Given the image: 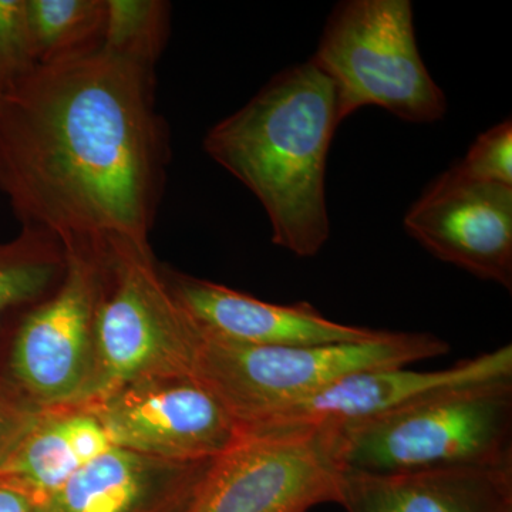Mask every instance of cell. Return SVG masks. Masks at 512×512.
Returning a JSON list of instances; mask_svg holds the SVG:
<instances>
[{
    "mask_svg": "<svg viewBox=\"0 0 512 512\" xmlns=\"http://www.w3.org/2000/svg\"><path fill=\"white\" fill-rule=\"evenodd\" d=\"M170 161L153 67L101 47L0 96V194L66 251H153Z\"/></svg>",
    "mask_w": 512,
    "mask_h": 512,
    "instance_id": "obj_1",
    "label": "cell"
},
{
    "mask_svg": "<svg viewBox=\"0 0 512 512\" xmlns=\"http://www.w3.org/2000/svg\"><path fill=\"white\" fill-rule=\"evenodd\" d=\"M342 121L335 84L309 60L275 74L202 143L261 202L272 242L298 258L329 239L326 164Z\"/></svg>",
    "mask_w": 512,
    "mask_h": 512,
    "instance_id": "obj_2",
    "label": "cell"
},
{
    "mask_svg": "<svg viewBox=\"0 0 512 512\" xmlns=\"http://www.w3.org/2000/svg\"><path fill=\"white\" fill-rule=\"evenodd\" d=\"M450 350L446 340L423 332L380 330L359 342L251 346L198 330L192 377L220 400L245 433L340 377L376 367L410 366Z\"/></svg>",
    "mask_w": 512,
    "mask_h": 512,
    "instance_id": "obj_3",
    "label": "cell"
},
{
    "mask_svg": "<svg viewBox=\"0 0 512 512\" xmlns=\"http://www.w3.org/2000/svg\"><path fill=\"white\" fill-rule=\"evenodd\" d=\"M346 471L407 474L512 464V380L478 384L335 431Z\"/></svg>",
    "mask_w": 512,
    "mask_h": 512,
    "instance_id": "obj_4",
    "label": "cell"
},
{
    "mask_svg": "<svg viewBox=\"0 0 512 512\" xmlns=\"http://www.w3.org/2000/svg\"><path fill=\"white\" fill-rule=\"evenodd\" d=\"M311 60L335 84L342 120L366 106L409 123L446 116V96L420 56L409 0L339 3Z\"/></svg>",
    "mask_w": 512,
    "mask_h": 512,
    "instance_id": "obj_5",
    "label": "cell"
},
{
    "mask_svg": "<svg viewBox=\"0 0 512 512\" xmlns=\"http://www.w3.org/2000/svg\"><path fill=\"white\" fill-rule=\"evenodd\" d=\"M197 343V326L175 298L153 251L111 254L87 402L128 384L192 377Z\"/></svg>",
    "mask_w": 512,
    "mask_h": 512,
    "instance_id": "obj_6",
    "label": "cell"
},
{
    "mask_svg": "<svg viewBox=\"0 0 512 512\" xmlns=\"http://www.w3.org/2000/svg\"><path fill=\"white\" fill-rule=\"evenodd\" d=\"M66 255L62 281L23 309L10 350V382L40 409L86 403L96 370V318L109 258Z\"/></svg>",
    "mask_w": 512,
    "mask_h": 512,
    "instance_id": "obj_7",
    "label": "cell"
},
{
    "mask_svg": "<svg viewBox=\"0 0 512 512\" xmlns=\"http://www.w3.org/2000/svg\"><path fill=\"white\" fill-rule=\"evenodd\" d=\"M343 473L333 431L242 434L212 461L183 512H308L338 504Z\"/></svg>",
    "mask_w": 512,
    "mask_h": 512,
    "instance_id": "obj_8",
    "label": "cell"
},
{
    "mask_svg": "<svg viewBox=\"0 0 512 512\" xmlns=\"http://www.w3.org/2000/svg\"><path fill=\"white\" fill-rule=\"evenodd\" d=\"M86 404L114 447L174 463H211L242 437L237 421L194 377L128 384Z\"/></svg>",
    "mask_w": 512,
    "mask_h": 512,
    "instance_id": "obj_9",
    "label": "cell"
},
{
    "mask_svg": "<svg viewBox=\"0 0 512 512\" xmlns=\"http://www.w3.org/2000/svg\"><path fill=\"white\" fill-rule=\"evenodd\" d=\"M505 380H512L511 345L460 360L446 369L424 372L396 366L359 370L286 404L244 434L282 430L340 431L451 390Z\"/></svg>",
    "mask_w": 512,
    "mask_h": 512,
    "instance_id": "obj_10",
    "label": "cell"
},
{
    "mask_svg": "<svg viewBox=\"0 0 512 512\" xmlns=\"http://www.w3.org/2000/svg\"><path fill=\"white\" fill-rule=\"evenodd\" d=\"M403 225L440 261L511 291L512 187L450 168L414 202Z\"/></svg>",
    "mask_w": 512,
    "mask_h": 512,
    "instance_id": "obj_11",
    "label": "cell"
},
{
    "mask_svg": "<svg viewBox=\"0 0 512 512\" xmlns=\"http://www.w3.org/2000/svg\"><path fill=\"white\" fill-rule=\"evenodd\" d=\"M175 298L204 335L251 346H316L359 342L380 329L330 320L308 302L261 301L207 279L164 271Z\"/></svg>",
    "mask_w": 512,
    "mask_h": 512,
    "instance_id": "obj_12",
    "label": "cell"
},
{
    "mask_svg": "<svg viewBox=\"0 0 512 512\" xmlns=\"http://www.w3.org/2000/svg\"><path fill=\"white\" fill-rule=\"evenodd\" d=\"M211 463H174L111 447L80 468L43 512H183Z\"/></svg>",
    "mask_w": 512,
    "mask_h": 512,
    "instance_id": "obj_13",
    "label": "cell"
},
{
    "mask_svg": "<svg viewBox=\"0 0 512 512\" xmlns=\"http://www.w3.org/2000/svg\"><path fill=\"white\" fill-rule=\"evenodd\" d=\"M512 501V464L491 468L365 474L346 471L345 512H498Z\"/></svg>",
    "mask_w": 512,
    "mask_h": 512,
    "instance_id": "obj_14",
    "label": "cell"
},
{
    "mask_svg": "<svg viewBox=\"0 0 512 512\" xmlns=\"http://www.w3.org/2000/svg\"><path fill=\"white\" fill-rule=\"evenodd\" d=\"M114 447L89 404L42 409L0 464V478L45 505L80 470Z\"/></svg>",
    "mask_w": 512,
    "mask_h": 512,
    "instance_id": "obj_15",
    "label": "cell"
},
{
    "mask_svg": "<svg viewBox=\"0 0 512 512\" xmlns=\"http://www.w3.org/2000/svg\"><path fill=\"white\" fill-rule=\"evenodd\" d=\"M66 265V249L49 232L20 228L0 242V323L55 291Z\"/></svg>",
    "mask_w": 512,
    "mask_h": 512,
    "instance_id": "obj_16",
    "label": "cell"
},
{
    "mask_svg": "<svg viewBox=\"0 0 512 512\" xmlns=\"http://www.w3.org/2000/svg\"><path fill=\"white\" fill-rule=\"evenodd\" d=\"M26 9L40 64L100 49L106 0H26Z\"/></svg>",
    "mask_w": 512,
    "mask_h": 512,
    "instance_id": "obj_17",
    "label": "cell"
},
{
    "mask_svg": "<svg viewBox=\"0 0 512 512\" xmlns=\"http://www.w3.org/2000/svg\"><path fill=\"white\" fill-rule=\"evenodd\" d=\"M171 5L163 0H106L101 49L138 64L156 67L167 45Z\"/></svg>",
    "mask_w": 512,
    "mask_h": 512,
    "instance_id": "obj_18",
    "label": "cell"
},
{
    "mask_svg": "<svg viewBox=\"0 0 512 512\" xmlns=\"http://www.w3.org/2000/svg\"><path fill=\"white\" fill-rule=\"evenodd\" d=\"M26 0H0V96L39 67Z\"/></svg>",
    "mask_w": 512,
    "mask_h": 512,
    "instance_id": "obj_19",
    "label": "cell"
},
{
    "mask_svg": "<svg viewBox=\"0 0 512 512\" xmlns=\"http://www.w3.org/2000/svg\"><path fill=\"white\" fill-rule=\"evenodd\" d=\"M454 167L471 180L512 187L511 119L480 134L464 160Z\"/></svg>",
    "mask_w": 512,
    "mask_h": 512,
    "instance_id": "obj_20",
    "label": "cell"
},
{
    "mask_svg": "<svg viewBox=\"0 0 512 512\" xmlns=\"http://www.w3.org/2000/svg\"><path fill=\"white\" fill-rule=\"evenodd\" d=\"M42 412L10 380L0 379V464Z\"/></svg>",
    "mask_w": 512,
    "mask_h": 512,
    "instance_id": "obj_21",
    "label": "cell"
},
{
    "mask_svg": "<svg viewBox=\"0 0 512 512\" xmlns=\"http://www.w3.org/2000/svg\"><path fill=\"white\" fill-rule=\"evenodd\" d=\"M0 512H43V504L0 478Z\"/></svg>",
    "mask_w": 512,
    "mask_h": 512,
    "instance_id": "obj_22",
    "label": "cell"
},
{
    "mask_svg": "<svg viewBox=\"0 0 512 512\" xmlns=\"http://www.w3.org/2000/svg\"><path fill=\"white\" fill-rule=\"evenodd\" d=\"M498 512H512V501L510 503L505 504L503 508H501Z\"/></svg>",
    "mask_w": 512,
    "mask_h": 512,
    "instance_id": "obj_23",
    "label": "cell"
}]
</instances>
